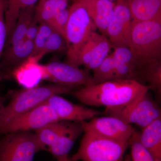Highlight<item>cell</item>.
Returning a JSON list of instances; mask_svg holds the SVG:
<instances>
[{"instance_id":"obj_1","label":"cell","mask_w":161,"mask_h":161,"mask_svg":"<svg viewBox=\"0 0 161 161\" xmlns=\"http://www.w3.org/2000/svg\"><path fill=\"white\" fill-rule=\"evenodd\" d=\"M132 24L129 48L136 60L138 73L161 61V18Z\"/></svg>"},{"instance_id":"obj_2","label":"cell","mask_w":161,"mask_h":161,"mask_svg":"<svg viewBox=\"0 0 161 161\" xmlns=\"http://www.w3.org/2000/svg\"><path fill=\"white\" fill-rule=\"evenodd\" d=\"M77 87L54 84L26 88L11 95L0 110V132L10 121L46 101L54 95L70 94Z\"/></svg>"},{"instance_id":"obj_3","label":"cell","mask_w":161,"mask_h":161,"mask_svg":"<svg viewBox=\"0 0 161 161\" xmlns=\"http://www.w3.org/2000/svg\"><path fill=\"white\" fill-rule=\"evenodd\" d=\"M96 27L83 5L78 0L69 9V15L65 31L67 45V63L78 66L80 50Z\"/></svg>"},{"instance_id":"obj_4","label":"cell","mask_w":161,"mask_h":161,"mask_svg":"<svg viewBox=\"0 0 161 161\" xmlns=\"http://www.w3.org/2000/svg\"><path fill=\"white\" fill-rule=\"evenodd\" d=\"M83 132L79 149L71 158L72 161H124L130 141L121 142Z\"/></svg>"},{"instance_id":"obj_5","label":"cell","mask_w":161,"mask_h":161,"mask_svg":"<svg viewBox=\"0 0 161 161\" xmlns=\"http://www.w3.org/2000/svg\"><path fill=\"white\" fill-rule=\"evenodd\" d=\"M46 148L31 131L4 134L0 140V161H33L35 154Z\"/></svg>"},{"instance_id":"obj_6","label":"cell","mask_w":161,"mask_h":161,"mask_svg":"<svg viewBox=\"0 0 161 161\" xmlns=\"http://www.w3.org/2000/svg\"><path fill=\"white\" fill-rule=\"evenodd\" d=\"M148 92L142 94L126 105L106 108L105 112L126 123L135 124L143 129L154 121L161 118L160 109Z\"/></svg>"},{"instance_id":"obj_7","label":"cell","mask_w":161,"mask_h":161,"mask_svg":"<svg viewBox=\"0 0 161 161\" xmlns=\"http://www.w3.org/2000/svg\"><path fill=\"white\" fill-rule=\"evenodd\" d=\"M43 79L55 84L75 87L96 84L93 75L88 71L69 64L53 61L43 65Z\"/></svg>"},{"instance_id":"obj_8","label":"cell","mask_w":161,"mask_h":161,"mask_svg":"<svg viewBox=\"0 0 161 161\" xmlns=\"http://www.w3.org/2000/svg\"><path fill=\"white\" fill-rule=\"evenodd\" d=\"M60 121L46 101L10 121L0 132V136L9 132L36 131L52 123Z\"/></svg>"},{"instance_id":"obj_9","label":"cell","mask_w":161,"mask_h":161,"mask_svg":"<svg viewBox=\"0 0 161 161\" xmlns=\"http://www.w3.org/2000/svg\"><path fill=\"white\" fill-rule=\"evenodd\" d=\"M150 90V87L136 80H127L125 83L109 90L103 95L90 100L86 105L106 108L123 106Z\"/></svg>"},{"instance_id":"obj_10","label":"cell","mask_w":161,"mask_h":161,"mask_svg":"<svg viewBox=\"0 0 161 161\" xmlns=\"http://www.w3.org/2000/svg\"><path fill=\"white\" fill-rule=\"evenodd\" d=\"M84 132L121 142L130 141L136 131L131 125L112 116L95 117L89 121H81Z\"/></svg>"},{"instance_id":"obj_11","label":"cell","mask_w":161,"mask_h":161,"mask_svg":"<svg viewBox=\"0 0 161 161\" xmlns=\"http://www.w3.org/2000/svg\"><path fill=\"white\" fill-rule=\"evenodd\" d=\"M132 18L126 0H118L106 31V36L114 48L130 47Z\"/></svg>"},{"instance_id":"obj_12","label":"cell","mask_w":161,"mask_h":161,"mask_svg":"<svg viewBox=\"0 0 161 161\" xmlns=\"http://www.w3.org/2000/svg\"><path fill=\"white\" fill-rule=\"evenodd\" d=\"M112 47L106 36L92 32L79 53L78 66L84 65L86 70H94L106 58Z\"/></svg>"},{"instance_id":"obj_13","label":"cell","mask_w":161,"mask_h":161,"mask_svg":"<svg viewBox=\"0 0 161 161\" xmlns=\"http://www.w3.org/2000/svg\"><path fill=\"white\" fill-rule=\"evenodd\" d=\"M46 102L60 121H84L92 119L101 114L96 110L72 103L58 95H52Z\"/></svg>"},{"instance_id":"obj_14","label":"cell","mask_w":161,"mask_h":161,"mask_svg":"<svg viewBox=\"0 0 161 161\" xmlns=\"http://www.w3.org/2000/svg\"><path fill=\"white\" fill-rule=\"evenodd\" d=\"M83 132L81 122L69 123L66 130L50 147L47 148L57 161H69L68 153L76 140Z\"/></svg>"},{"instance_id":"obj_15","label":"cell","mask_w":161,"mask_h":161,"mask_svg":"<svg viewBox=\"0 0 161 161\" xmlns=\"http://www.w3.org/2000/svg\"><path fill=\"white\" fill-rule=\"evenodd\" d=\"M89 15L95 27L106 36V31L114 12L115 4L108 0H78Z\"/></svg>"},{"instance_id":"obj_16","label":"cell","mask_w":161,"mask_h":161,"mask_svg":"<svg viewBox=\"0 0 161 161\" xmlns=\"http://www.w3.org/2000/svg\"><path fill=\"white\" fill-rule=\"evenodd\" d=\"M132 23L161 18V0H126Z\"/></svg>"},{"instance_id":"obj_17","label":"cell","mask_w":161,"mask_h":161,"mask_svg":"<svg viewBox=\"0 0 161 161\" xmlns=\"http://www.w3.org/2000/svg\"><path fill=\"white\" fill-rule=\"evenodd\" d=\"M139 141L154 161H161V118L142 129Z\"/></svg>"},{"instance_id":"obj_18","label":"cell","mask_w":161,"mask_h":161,"mask_svg":"<svg viewBox=\"0 0 161 161\" xmlns=\"http://www.w3.org/2000/svg\"><path fill=\"white\" fill-rule=\"evenodd\" d=\"M34 47L33 41L26 39L5 47L2 56V65L11 67L22 64L31 57Z\"/></svg>"},{"instance_id":"obj_19","label":"cell","mask_w":161,"mask_h":161,"mask_svg":"<svg viewBox=\"0 0 161 161\" xmlns=\"http://www.w3.org/2000/svg\"><path fill=\"white\" fill-rule=\"evenodd\" d=\"M38 62L34 57H30L15 70L14 75L19 83L26 88L33 87L43 79V65Z\"/></svg>"},{"instance_id":"obj_20","label":"cell","mask_w":161,"mask_h":161,"mask_svg":"<svg viewBox=\"0 0 161 161\" xmlns=\"http://www.w3.org/2000/svg\"><path fill=\"white\" fill-rule=\"evenodd\" d=\"M35 5L24 9L19 16L14 29L6 39L5 47L24 39L26 31L35 19Z\"/></svg>"},{"instance_id":"obj_21","label":"cell","mask_w":161,"mask_h":161,"mask_svg":"<svg viewBox=\"0 0 161 161\" xmlns=\"http://www.w3.org/2000/svg\"><path fill=\"white\" fill-rule=\"evenodd\" d=\"M68 1L39 0L35 7V20L38 23H49L55 16L67 9Z\"/></svg>"},{"instance_id":"obj_22","label":"cell","mask_w":161,"mask_h":161,"mask_svg":"<svg viewBox=\"0 0 161 161\" xmlns=\"http://www.w3.org/2000/svg\"><path fill=\"white\" fill-rule=\"evenodd\" d=\"M38 0H5V20L7 38L14 29L21 12L35 5Z\"/></svg>"},{"instance_id":"obj_23","label":"cell","mask_w":161,"mask_h":161,"mask_svg":"<svg viewBox=\"0 0 161 161\" xmlns=\"http://www.w3.org/2000/svg\"><path fill=\"white\" fill-rule=\"evenodd\" d=\"M68 124L61 121L52 123L35 131V133L40 143L47 149L54 143L66 130Z\"/></svg>"},{"instance_id":"obj_24","label":"cell","mask_w":161,"mask_h":161,"mask_svg":"<svg viewBox=\"0 0 161 161\" xmlns=\"http://www.w3.org/2000/svg\"><path fill=\"white\" fill-rule=\"evenodd\" d=\"M138 74L140 83L143 84L142 82L145 81L149 84L150 90L155 92L157 98L159 100L161 94V61L144 68Z\"/></svg>"},{"instance_id":"obj_25","label":"cell","mask_w":161,"mask_h":161,"mask_svg":"<svg viewBox=\"0 0 161 161\" xmlns=\"http://www.w3.org/2000/svg\"><path fill=\"white\" fill-rule=\"evenodd\" d=\"M66 52L67 45L65 39L59 33L54 31L47 38L42 51L34 58L38 61L48 53Z\"/></svg>"},{"instance_id":"obj_26","label":"cell","mask_w":161,"mask_h":161,"mask_svg":"<svg viewBox=\"0 0 161 161\" xmlns=\"http://www.w3.org/2000/svg\"><path fill=\"white\" fill-rule=\"evenodd\" d=\"M115 69V62L112 54L106 58L95 70L93 77L95 83L98 84L113 80Z\"/></svg>"},{"instance_id":"obj_27","label":"cell","mask_w":161,"mask_h":161,"mask_svg":"<svg viewBox=\"0 0 161 161\" xmlns=\"http://www.w3.org/2000/svg\"><path fill=\"white\" fill-rule=\"evenodd\" d=\"M140 132L136 131L130 139L131 161H154L149 152L141 144Z\"/></svg>"},{"instance_id":"obj_28","label":"cell","mask_w":161,"mask_h":161,"mask_svg":"<svg viewBox=\"0 0 161 161\" xmlns=\"http://www.w3.org/2000/svg\"><path fill=\"white\" fill-rule=\"evenodd\" d=\"M54 31L53 28L49 23L39 24L37 35L34 40V47L31 57H36L40 53L44 47L47 38Z\"/></svg>"},{"instance_id":"obj_29","label":"cell","mask_w":161,"mask_h":161,"mask_svg":"<svg viewBox=\"0 0 161 161\" xmlns=\"http://www.w3.org/2000/svg\"><path fill=\"white\" fill-rule=\"evenodd\" d=\"M69 15V9L62 10L50 22L49 24L55 31L58 32L65 39V31Z\"/></svg>"},{"instance_id":"obj_30","label":"cell","mask_w":161,"mask_h":161,"mask_svg":"<svg viewBox=\"0 0 161 161\" xmlns=\"http://www.w3.org/2000/svg\"><path fill=\"white\" fill-rule=\"evenodd\" d=\"M5 0H0V81L1 75V59L7 39V31L5 20Z\"/></svg>"},{"instance_id":"obj_31","label":"cell","mask_w":161,"mask_h":161,"mask_svg":"<svg viewBox=\"0 0 161 161\" xmlns=\"http://www.w3.org/2000/svg\"><path fill=\"white\" fill-rule=\"evenodd\" d=\"M39 25V24L35 21L34 19L26 31L24 39L34 42V40L37 35Z\"/></svg>"},{"instance_id":"obj_32","label":"cell","mask_w":161,"mask_h":161,"mask_svg":"<svg viewBox=\"0 0 161 161\" xmlns=\"http://www.w3.org/2000/svg\"><path fill=\"white\" fill-rule=\"evenodd\" d=\"M11 93H8V94L5 95H0V110L5 105V103L7 99L11 96Z\"/></svg>"},{"instance_id":"obj_33","label":"cell","mask_w":161,"mask_h":161,"mask_svg":"<svg viewBox=\"0 0 161 161\" xmlns=\"http://www.w3.org/2000/svg\"><path fill=\"white\" fill-rule=\"evenodd\" d=\"M124 161H131V157H130V154H128V155L125 156Z\"/></svg>"},{"instance_id":"obj_34","label":"cell","mask_w":161,"mask_h":161,"mask_svg":"<svg viewBox=\"0 0 161 161\" xmlns=\"http://www.w3.org/2000/svg\"><path fill=\"white\" fill-rule=\"evenodd\" d=\"M108 1H111V2H117L118 0H108Z\"/></svg>"},{"instance_id":"obj_35","label":"cell","mask_w":161,"mask_h":161,"mask_svg":"<svg viewBox=\"0 0 161 161\" xmlns=\"http://www.w3.org/2000/svg\"><path fill=\"white\" fill-rule=\"evenodd\" d=\"M52 1H68V0H52Z\"/></svg>"},{"instance_id":"obj_36","label":"cell","mask_w":161,"mask_h":161,"mask_svg":"<svg viewBox=\"0 0 161 161\" xmlns=\"http://www.w3.org/2000/svg\"><path fill=\"white\" fill-rule=\"evenodd\" d=\"M69 161H72L71 159Z\"/></svg>"}]
</instances>
